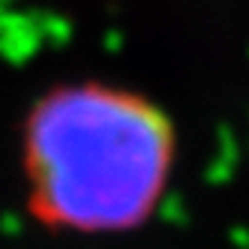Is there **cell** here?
Instances as JSON below:
<instances>
[{
  "instance_id": "cell-1",
  "label": "cell",
  "mask_w": 249,
  "mask_h": 249,
  "mask_svg": "<svg viewBox=\"0 0 249 249\" xmlns=\"http://www.w3.org/2000/svg\"><path fill=\"white\" fill-rule=\"evenodd\" d=\"M171 150V126L150 102L93 84L57 90L27 126L33 207L51 225H138L168 183Z\"/></svg>"
}]
</instances>
